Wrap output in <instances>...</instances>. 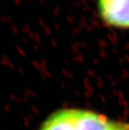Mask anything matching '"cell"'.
<instances>
[{"label": "cell", "mask_w": 129, "mask_h": 130, "mask_svg": "<svg viewBox=\"0 0 129 130\" xmlns=\"http://www.w3.org/2000/svg\"><path fill=\"white\" fill-rule=\"evenodd\" d=\"M97 10L105 25L129 29V0H97Z\"/></svg>", "instance_id": "7a4b0ae2"}, {"label": "cell", "mask_w": 129, "mask_h": 130, "mask_svg": "<svg viewBox=\"0 0 129 130\" xmlns=\"http://www.w3.org/2000/svg\"><path fill=\"white\" fill-rule=\"evenodd\" d=\"M40 130H129V123L88 110L65 108L52 113Z\"/></svg>", "instance_id": "6da1fadb"}]
</instances>
